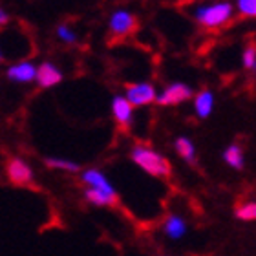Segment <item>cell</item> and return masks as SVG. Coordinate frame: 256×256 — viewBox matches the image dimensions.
Segmentation results:
<instances>
[{"label": "cell", "instance_id": "12", "mask_svg": "<svg viewBox=\"0 0 256 256\" xmlns=\"http://www.w3.org/2000/svg\"><path fill=\"white\" fill-rule=\"evenodd\" d=\"M194 108H196V114L200 118H208L210 112L214 108V96L210 90H202L194 97Z\"/></svg>", "mask_w": 256, "mask_h": 256}, {"label": "cell", "instance_id": "2", "mask_svg": "<svg viewBox=\"0 0 256 256\" xmlns=\"http://www.w3.org/2000/svg\"><path fill=\"white\" fill-rule=\"evenodd\" d=\"M234 15V8L230 2H214V4H205L196 8L194 16L203 28H220L225 26Z\"/></svg>", "mask_w": 256, "mask_h": 256}, {"label": "cell", "instance_id": "7", "mask_svg": "<svg viewBox=\"0 0 256 256\" xmlns=\"http://www.w3.org/2000/svg\"><path fill=\"white\" fill-rule=\"evenodd\" d=\"M80 180L84 183L88 188H97V190H102V192H108V194H118L114 185L108 182V178L102 174L101 170H97V168H88L80 174Z\"/></svg>", "mask_w": 256, "mask_h": 256}, {"label": "cell", "instance_id": "22", "mask_svg": "<svg viewBox=\"0 0 256 256\" xmlns=\"http://www.w3.org/2000/svg\"><path fill=\"white\" fill-rule=\"evenodd\" d=\"M2 60H4V55H2V54H0V62H2Z\"/></svg>", "mask_w": 256, "mask_h": 256}, {"label": "cell", "instance_id": "6", "mask_svg": "<svg viewBox=\"0 0 256 256\" xmlns=\"http://www.w3.org/2000/svg\"><path fill=\"white\" fill-rule=\"evenodd\" d=\"M6 170H8V178L11 180V183H15V185H28L33 180V172L30 165L26 161L18 160V158H13L8 163Z\"/></svg>", "mask_w": 256, "mask_h": 256}, {"label": "cell", "instance_id": "8", "mask_svg": "<svg viewBox=\"0 0 256 256\" xmlns=\"http://www.w3.org/2000/svg\"><path fill=\"white\" fill-rule=\"evenodd\" d=\"M35 79L38 80V84L42 86V88H52V86L59 84L60 80H62V74H60V70L55 64L44 62L37 68Z\"/></svg>", "mask_w": 256, "mask_h": 256}, {"label": "cell", "instance_id": "9", "mask_svg": "<svg viewBox=\"0 0 256 256\" xmlns=\"http://www.w3.org/2000/svg\"><path fill=\"white\" fill-rule=\"evenodd\" d=\"M187 229H188L187 222L180 214H170L165 220V224H163V232L170 240H182L183 236L187 234Z\"/></svg>", "mask_w": 256, "mask_h": 256}, {"label": "cell", "instance_id": "15", "mask_svg": "<svg viewBox=\"0 0 256 256\" xmlns=\"http://www.w3.org/2000/svg\"><path fill=\"white\" fill-rule=\"evenodd\" d=\"M176 150H178V154L182 156L185 161H188V163H192V161H194V158H196V148H194V143H192L188 138H178Z\"/></svg>", "mask_w": 256, "mask_h": 256}, {"label": "cell", "instance_id": "4", "mask_svg": "<svg viewBox=\"0 0 256 256\" xmlns=\"http://www.w3.org/2000/svg\"><path fill=\"white\" fill-rule=\"evenodd\" d=\"M132 106H144L156 101V88L150 82H138V84L126 86V97Z\"/></svg>", "mask_w": 256, "mask_h": 256}, {"label": "cell", "instance_id": "1", "mask_svg": "<svg viewBox=\"0 0 256 256\" xmlns=\"http://www.w3.org/2000/svg\"><path fill=\"white\" fill-rule=\"evenodd\" d=\"M130 158L138 166H141L144 172H148L154 178H168L172 174V166L166 158L156 152V150L143 146V144H136L130 152Z\"/></svg>", "mask_w": 256, "mask_h": 256}, {"label": "cell", "instance_id": "5", "mask_svg": "<svg viewBox=\"0 0 256 256\" xmlns=\"http://www.w3.org/2000/svg\"><path fill=\"white\" fill-rule=\"evenodd\" d=\"M136 30H138V18L132 13L119 10L110 16V32L116 37H126V35L134 33Z\"/></svg>", "mask_w": 256, "mask_h": 256}, {"label": "cell", "instance_id": "17", "mask_svg": "<svg viewBox=\"0 0 256 256\" xmlns=\"http://www.w3.org/2000/svg\"><path fill=\"white\" fill-rule=\"evenodd\" d=\"M234 214L236 218L242 220V222H252L256 218V203L254 202L242 203L240 207H236Z\"/></svg>", "mask_w": 256, "mask_h": 256}, {"label": "cell", "instance_id": "20", "mask_svg": "<svg viewBox=\"0 0 256 256\" xmlns=\"http://www.w3.org/2000/svg\"><path fill=\"white\" fill-rule=\"evenodd\" d=\"M57 35H59L60 40H64L66 44L77 42V35H75V33L72 32L68 26H64V24H60V26L57 28Z\"/></svg>", "mask_w": 256, "mask_h": 256}, {"label": "cell", "instance_id": "10", "mask_svg": "<svg viewBox=\"0 0 256 256\" xmlns=\"http://www.w3.org/2000/svg\"><path fill=\"white\" fill-rule=\"evenodd\" d=\"M35 75H37V68L32 62H18L8 68V79L15 82H30L35 79Z\"/></svg>", "mask_w": 256, "mask_h": 256}, {"label": "cell", "instance_id": "14", "mask_svg": "<svg viewBox=\"0 0 256 256\" xmlns=\"http://www.w3.org/2000/svg\"><path fill=\"white\" fill-rule=\"evenodd\" d=\"M224 160L227 165L236 168V170H242V168H244V163H246V161H244V152H242V148L238 144H230V146L225 148Z\"/></svg>", "mask_w": 256, "mask_h": 256}, {"label": "cell", "instance_id": "16", "mask_svg": "<svg viewBox=\"0 0 256 256\" xmlns=\"http://www.w3.org/2000/svg\"><path fill=\"white\" fill-rule=\"evenodd\" d=\"M44 163L50 166V168H59V170H66V172H79L80 166L77 163L70 160H59V158H46Z\"/></svg>", "mask_w": 256, "mask_h": 256}, {"label": "cell", "instance_id": "3", "mask_svg": "<svg viewBox=\"0 0 256 256\" xmlns=\"http://www.w3.org/2000/svg\"><path fill=\"white\" fill-rule=\"evenodd\" d=\"M192 99V90L190 86L185 82H174L166 90H163L161 96H156V101L163 104V106H174V104H182V102Z\"/></svg>", "mask_w": 256, "mask_h": 256}, {"label": "cell", "instance_id": "13", "mask_svg": "<svg viewBox=\"0 0 256 256\" xmlns=\"http://www.w3.org/2000/svg\"><path fill=\"white\" fill-rule=\"evenodd\" d=\"M84 196L96 207H110V205L118 203V194H108V192L97 190V188H86Z\"/></svg>", "mask_w": 256, "mask_h": 256}, {"label": "cell", "instance_id": "11", "mask_svg": "<svg viewBox=\"0 0 256 256\" xmlns=\"http://www.w3.org/2000/svg\"><path fill=\"white\" fill-rule=\"evenodd\" d=\"M112 112H114V118L118 121L121 126H128V124L132 123V104L124 99V97H114V102H112Z\"/></svg>", "mask_w": 256, "mask_h": 256}, {"label": "cell", "instance_id": "18", "mask_svg": "<svg viewBox=\"0 0 256 256\" xmlns=\"http://www.w3.org/2000/svg\"><path fill=\"white\" fill-rule=\"evenodd\" d=\"M238 10L244 16H256V0H238Z\"/></svg>", "mask_w": 256, "mask_h": 256}, {"label": "cell", "instance_id": "21", "mask_svg": "<svg viewBox=\"0 0 256 256\" xmlns=\"http://www.w3.org/2000/svg\"><path fill=\"white\" fill-rule=\"evenodd\" d=\"M6 22H8V13H6L2 8H0V26H4Z\"/></svg>", "mask_w": 256, "mask_h": 256}, {"label": "cell", "instance_id": "19", "mask_svg": "<svg viewBox=\"0 0 256 256\" xmlns=\"http://www.w3.org/2000/svg\"><path fill=\"white\" fill-rule=\"evenodd\" d=\"M244 66H246L247 70H251V72L256 68V48H254V44L247 46L246 52H244Z\"/></svg>", "mask_w": 256, "mask_h": 256}]
</instances>
